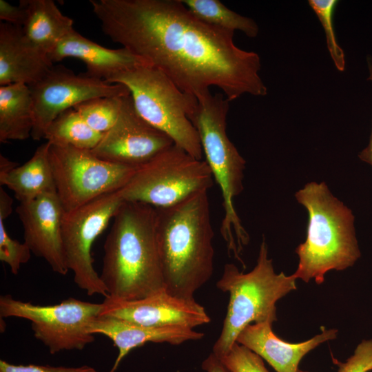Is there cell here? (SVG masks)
Instances as JSON below:
<instances>
[{"instance_id": "2", "label": "cell", "mask_w": 372, "mask_h": 372, "mask_svg": "<svg viewBox=\"0 0 372 372\" xmlns=\"http://www.w3.org/2000/svg\"><path fill=\"white\" fill-rule=\"evenodd\" d=\"M208 191L156 209V238L166 291L194 299L214 272V236Z\"/></svg>"}, {"instance_id": "21", "label": "cell", "mask_w": 372, "mask_h": 372, "mask_svg": "<svg viewBox=\"0 0 372 372\" xmlns=\"http://www.w3.org/2000/svg\"><path fill=\"white\" fill-rule=\"evenodd\" d=\"M25 11L21 27L25 37L48 54L70 33L73 20L64 15L52 0H21Z\"/></svg>"}, {"instance_id": "3", "label": "cell", "mask_w": 372, "mask_h": 372, "mask_svg": "<svg viewBox=\"0 0 372 372\" xmlns=\"http://www.w3.org/2000/svg\"><path fill=\"white\" fill-rule=\"evenodd\" d=\"M100 278L105 299L127 301L147 297L165 285L156 238V209L124 201L104 243Z\"/></svg>"}, {"instance_id": "22", "label": "cell", "mask_w": 372, "mask_h": 372, "mask_svg": "<svg viewBox=\"0 0 372 372\" xmlns=\"http://www.w3.org/2000/svg\"><path fill=\"white\" fill-rule=\"evenodd\" d=\"M34 125L33 101L28 85L0 86V142L31 137Z\"/></svg>"}, {"instance_id": "1", "label": "cell", "mask_w": 372, "mask_h": 372, "mask_svg": "<svg viewBox=\"0 0 372 372\" xmlns=\"http://www.w3.org/2000/svg\"><path fill=\"white\" fill-rule=\"evenodd\" d=\"M110 39L197 96L218 87L229 101L263 96L260 59L238 48L234 32L196 17L180 0H90Z\"/></svg>"}, {"instance_id": "26", "label": "cell", "mask_w": 372, "mask_h": 372, "mask_svg": "<svg viewBox=\"0 0 372 372\" xmlns=\"http://www.w3.org/2000/svg\"><path fill=\"white\" fill-rule=\"evenodd\" d=\"M124 96L95 98L84 101L73 108L91 128L105 134L115 124Z\"/></svg>"}, {"instance_id": "8", "label": "cell", "mask_w": 372, "mask_h": 372, "mask_svg": "<svg viewBox=\"0 0 372 372\" xmlns=\"http://www.w3.org/2000/svg\"><path fill=\"white\" fill-rule=\"evenodd\" d=\"M214 177L205 160L197 159L173 145L137 168L118 192L124 201L155 208L176 205L213 185Z\"/></svg>"}, {"instance_id": "15", "label": "cell", "mask_w": 372, "mask_h": 372, "mask_svg": "<svg viewBox=\"0 0 372 372\" xmlns=\"http://www.w3.org/2000/svg\"><path fill=\"white\" fill-rule=\"evenodd\" d=\"M16 212L23 228V242L32 253L44 259L54 272L66 275L69 269L61 238L65 211L56 193L19 203Z\"/></svg>"}, {"instance_id": "34", "label": "cell", "mask_w": 372, "mask_h": 372, "mask_svg": "<svg viewBox=\"0 0 372 372\" xmlns=\"http://www.w3.org/2000/svg\"><path fill=\"white\" fill-rule=\"evenodd\" d=\"M298 372H309V371H302L299 369Z\"/></svg>"}, {"instance_id": "25", "label": "cell", "mask_w": 372, "mask_h": 372, "mask_svg": "<svg viewBox=\"0 0 372 372\" xmlns=\"http://www.w3.org/2000/svg\"><path fill=\"white\" fill-rule=\"evenodd\" d=\"M12 198L0 187V260L17 275L21 266L30 259L32 251L24 242L12 239L6 231L5 220L12 212Z\"/></svg>"}, {"instance_id": "23", "label": "cell", "mask_w": 372, "mask_h": 372, "mask_svg": "<svg viewBox=\"0 0 372 372\" xmlns=\"http://www.w3.org/2000/svg\"><path fill=\"white\" fill-rule=\"evenodd\" d=\"M103 135L91 128L74 108H70L50 123L44 138L52 145L92 150Z\"/></svg>"}, {"instance_id": "28", "label": "cell", "mask_w": 372, "mask_h": 372, "mask_svg": "<svg viewBox=\"0 0 372 372\" xmlns=\"http://www.w3.org/2000/svg\"><path fill=\"white\" fill-rule=\"evenodd\" d=\"M218 358L232 372H269L260 356L237 342Z\"/></svg>"}, {"instance_id": "11", "label": "cell", "mask_w": 372, "mask_h": 372, "mask_svg": "<svg viewBox=\"0 0 372 372\" xmlns=\"http://www.w3.org/2000/svg\"><path fill=\"white\" fill-rule=\"evenodd\" d=\"M123 202L117 191L64 214L61 238L66 265L73 273L75 284L89 296L99 294L107 298L93 265L92 247Z\"/></svg>"}, {"instance_id": "13", "label": "cell", "mask_w": 372, "mask_h": 372, "mask_svg": "<svg viewBox=\"0 0 372 372\" xmlns=\"http://www.w3.org/2000/svg\"><path fill=\"white\" fill-rule=\"evenodd\" d=\"M173 145L139 115L130 94L123 98L115 124L91 152L105 161L138 168Z\"/></svg>"}, {"instance_id": "32", "label": "cell", "mask_w": 372, "mask_h": 372, "mask_svg": "<svg viewBox=\"0 0 372 372\" xmlns=\"http://www.w3.org/2000/svg\"><path fill=\"white\" fill-rule=\"evenodd\" d=\"M201 367L205 372H232L214 353L203 360Z\"/></svg>"}, {"instance_id": "10", "label": "cell", "mask_w": 372, "mask_h": 372, "mask_svg": "<svg viewBox=\"0 0 372 372\" xmlns=\"http://www.w3.org/2000/svg\"><path fill=\"white\" fill-rule=\"evenodd\" d=\"M102 303H92L70 298L53 305L34 304L0 297L1 317L23 318L31 322L34 336L47 347L51 354L64 350H81L94 342L88 332L90 323L101 313Z\"/></svg>"}, {"instance_id": "24", "label": "cell", "mask_w": 372, "mask_h": 372, "mask_svg": "<svg viewBox=\"0 0 372 372\" xmlns=\"http://www.w3.org/2000/svg\"><path fill=\"white\" fill-rule=\"evenodd\" d=\"M196 17L211 25L235 32H242L248 37H257L259 28L251 18L235 12L218 0H180Z\"/></svg>"}, {"instance_id": "19", "label": "cell", "mask_w": 372, "mask_h": 372, "mask_svg": "<svg viewBox=\"0 0 372 372\" xmlns=\"http://www.w3.org/2000/svg\"><path fill=\"white\" fill-rule=\"evenodd\" d=\"M48 57L53 63L67 57L80 59L86 65L85 75L104 81L136 67L149 65L125 48H106L74 30L59 42Z\"/></svg>"}, {"instance_id": "12", "label": "cell", "mask_w": 372, "mask_h": 372, "mask_svg": "<svg viewBox=\"0 0 372 372\" xmlns=\"http://www.w3.org/2000/svg\"><path fill=\"white\" fill-rule=\"evenodd\" d=\"M34 111L31 137L44 138L50 123L64 111L90 99L99 97L123 96L130 94L128 88L119 83L76 74L66 67L53 65L39 81L29 85Z\"/></svg>"}, {"instance_id": "30", "label": "cell", "mask_w": 372, "mask_h": 372, "mask_svg": "<svg viewBox=\"0 0 372 372\" xmlns=\"http://www.w3.org/2000/svg\"><path fill=\"white\" fill-rule=\"evenodd\" d=\"M0 372H97L93 367L82 366L80 367L52 366L48 365H14L4 360H0Z\"/></svg>"}, {"instance_id": "4", "label": "cell", "mask_w": 372, "mask_h": 372, "mask_svg": "<svg viewBox=\"0 0 372 372\" xmlns=\"http://www.w3.org/2000/svg\"><path fill=\"white\" fill-rule=\"evenodd\" d=\"M295 197L308 213L307 237L296 249L299 262L292 274L320 285L331 270L342 271L360 257L351 209L335 197L325 182H311Z\"/></svg>"}, {"instance_id": "18", "label": "cell", "mask_w": 372, "mask_h": 372, "mask_svg": "<svg viewBox=\"0 0 372 372\" xmlns=\"http://www.w3.org/2000/svg\"><path fill=\"white\" fill-rule=\"evenodd\" d=\"M91 334H102L109 338L118 350L110 372H115L121 360L133 349L147 342L180 344L198 340L204 333L182 327H147L110 316H99L88 327Z\"/></svg>"}, {"instance_id": "16", "label": "cell", "mask_w": 372, "mask_h": 372, "mask_svg": "<svg viewBox=\"0 0 372 372\" xmlns=\"http://www.w3.org/2000/svg\"><path fill=\"white\" fill-rule=\"evenodd\" d=\"M335 329L322 330L320 334L299 343H290L279 338L269 322L247 326L236 342L266 360L276 372H298L301 360L320 344L337 336Z\"/></svg>"}, {"instance_id": "31", "label": "cell", "mask_w": 372, "mask_h": 372, "mask_svg": "<svg viewBox=\"0 0 372 372\" xmlns=\"http://www.w3.org/2000/svg\"><path fill=\"white\" fill-rule=\"evenodd\" d=\"M25 11L23 5L12 6L5 0H0V19L17 27H22L25 21Z\"/></svg>"}, {"instance_id": "9", "label": "cell", "mask_w": 372, "mask_h": 372, "mask_svg": "<svg viewBox=\"0 0 372 372\" xmlns=\"http://www.w3.org/2000/svg\"><path fill=\"white\" fill-rule=\"evenodd\" d=\"M56 192L65 212L122 189L137 168L101 159L91 150L50 143Z\"/></svg>"}, {"instance_id": "20", "label": "cell", "mask_w": 372, "mask_h": 372, "mask_svg": "<svg viewBox=\"0 0 372 372\" xmlns=\"http://www.w3.org/2000/svg\"><path fill=\"white\" fill-rule=\"evenodd\" d=\"M50 143L39 146L24 164L15 163L0 155V184L14 193L19 203L45 194L56 193L49 157Z\"/></svg>"}, {"instance_id": "33", "label": "cell", "mask_w": 372, "mask_h": 372, "mask_svg": "<svg viewBox=\"0 0 372 372\" xmlns=\"http://www.w3.org/2000/svg\"><path fill=\"white\" fill-rule=\"evenodd\" d=\"M369 72L368 79L372 81V59L370 56L366 59ZM360 160L369 164L372 167V128L368 145L359 154Z\"/></svg>"}, {"instance_id": "27", "label": "cell", "mask_w": 372, "mask_h": 372, "mask_svg": "<svg viewBox=\"0 0 372 372\" xmlns=\"http://www.w3.org/2000/svg\"><path fill=\"white\" fill-rule=\"evenodd\" d=\"M338 2L337 0H309L308 1L324 28L327 48L337 70L343 71L345 68L344 53L338 43L333 23V16Z\"/></svg>"}, {"instance_id": "7", "label": "cell", "mask_w": 372, "mask_h": 372, "mask_svg": "<svg viewBox=\"0 0 372 372\" xmlns=\"http://www.w3.org/2000/svg\"><path fill=\"white\" fill-rule=\"evenodd\" d=\"M105 81L126 86L143 118L170 137L174 145L203 159L198 132L189 118L196 105V96L181 91L164 73L149 65L121 72Z\"/></svg>"}, {"instance_id": "5", "label": "cell", "mask_w": 372, "mask_h": 372, "mask_svg": "<svg viewBox=\"0 0 372 372\" xmlns=\"http://www.w3.org/2000/svg\"><path fill=\"white\" fill-rule=\"evenodd\" d=\"M196 99L189 118L198 132L205 161L222 194L224 216L220 234L229 254L242 262L239 255L249 237L234 202L243 190L246 161L227 134L230 101L221 93L212 94L210 91L197 96Z\"/></svg>"}, {"instance_id": "6", "label": "cell", "mask_w": 372, "mask_h": 372, "mask_svg": "<svg viewBox=\"0 0 372 372\" xmlns=\"http://www.w3.org/2000/svg\"><path fill=\"white\" fill-rule=\"evenodd\" d=\"M296 280L293 275L275 272L265 238L260 246L256 265L251 271L245 273L233 263L225 265L216 287L229 293V300L212 353L218 358L226 354L249 324L265 322L273 324L277 320V301L296 289Z\"/></svg>"}, {"instance_id": "14", "label": "cell", "mask_w": 372, "mask_h": 372, "mask_svg": "<svg viewBox=\"0 0 372 372\" xmlns=\"http://www.w3.org/2000/svg\"><path fill=\"white\" fill-rule=\"evenodd\" d=\"M100 316L147 327H182L193 329L211 320L204 307L194 299L176 297L165 289L134 300L105 299Z\"/></svg>"}, {"instance_id": "17", "label": "cell", "mask_w": 372, "mask_h": 372, "mask_svg": "<svg viewBox=\"0 0 372 372\" xmlns=\"http://www.w3.org/2000/svg\"><path fill=\"white\" fill-rule=\"evenodd\" d=\"M53 65L48 54L25 37L21 27L0 23V86L31 85Z\"/></svg>"}, {"instance_id": "29", "label": "cell", "mask_w": 372, "mask_h": 372, "mask_svg": "<svg viewBox=\"0 0 372 372\" xmlns=\"http://www.w3.org/2000/svg\"><path fill=\"white\" fill-rule=\"evenodd\" d=\"M338 372H369L372 370V339L362 340L345 362L333 359Z\"/></svg>"}]
</instances>
